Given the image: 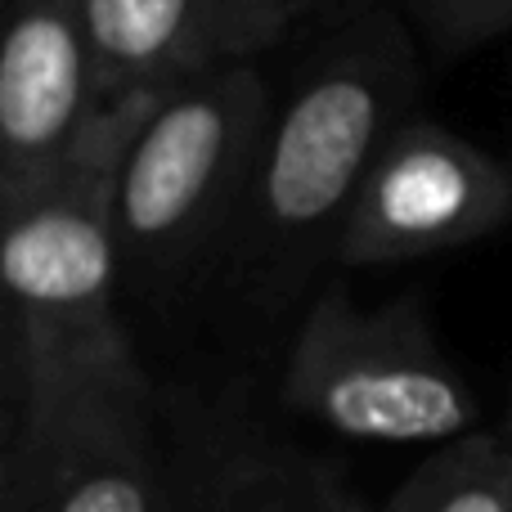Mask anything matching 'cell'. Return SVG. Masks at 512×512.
Listing matches in <instances>:
<instances>
[{
    "mask_svg": "<svg viewBox=\"0 0 512 512\" xmlns=\"http://www.w3.org/2000/svg\"><path fill=\"white\" fill-rule=\"evenodd\" d=\"M0 41V198L72 158L104 113L81 0H5Z\"/></svg>",
    "mask_w": 512,
    "mask_h": 512,
    "instance_id": "52a82bcc",
    "label": "cell"
},
{
    "mask_svg": "<svg viewBox=\"0 0 512 512\" xmlns=\"http://www.w3.org/2000/svg\"><path fill=\"white\" fill-rule=\"evenodd\" d=\"M378 512H512V445L486 427L432 445Z\"/></svg>",
    "mask_w": 512,
    "mask_h": 512,
    "instance_id": "30bf717a",
    "label": "cell"
},
{
    "mask_svg": "<svg viewBox=\"0 0 512 512\" xmlns=\"http://www.w3.org/2000/svg\"><path fill=\"white\" fill-rule=\"evenodd\" d=\"M283 405L360 445H445L481 427L477 391L445 355L423 306H360L342 283L306 301L279 382Z\"/></svg>",
    "mask_w": 512,
    "mask_h": 512,
    "instance_id": "277c9868",
    "label": "cell"
},
{
    "mask_svg": "<svg viewBox=\"0 0 512 512\" xmlns=\"http://www.w3.org/2000/svg\"><path fill=\"white\" fill-rule=\"evenodd\" d=\"M104 104L256 63L288 36L297 0H81Z\"/></svg>",
    "mask_w": 512,
    "mask_h": 512,
    "instance_id": "ba28073f",
    "label": "cell"
},
{
    "mask_svg": "<svg viewBox=\"0 0 512 512\" xmlns=\"http://www.w3.org/2000/svg\"><path fill=\"white\" fill-rule=\"evenodd\" d=\"M504 441L512 445V391H508V414H504Z\"/></svg>",
    "mask_w": 512,
    "mask_h": 512,
    "instance_id": "4fadbf2b",
    "label": "cell"
},
{
    "mask_svg": "<svg viewBox=\"0 0 512 512\" xmlns=\"http://www.w3.org/2000/svg\"><path fill=\"white\" fill-rule=\"evenodd\" d=\"M512 221V171L432 117H405L378 149L337 261L400 265L490 239Z\"/></svg>",
    "mask_w": 512,
    "mask_h": 512,
    "instance_id": "8992f818",
    "label": "cell"
},
{
    "mask_svg": "<svg viewBox=\"0 0 512 512\" xmlns=\"http://www.w3.org/2000/svg\"><path fill=\"white\" fill-rule=\"evenodd\" d=\"M158 104L162 95L108 104L54 176L0 198L14 396L149 378L117 310L126 283L117 176Z\"/></svg>",
    "mask_w": 512,
    "mask_h": 512,
    "instance_id": "7a4b0ae2",
    "label": "cell"
},
{
    "mask_svg": "<svg viewBox=\"0 0 512 512\" xmlns=\"http://www.w3.org/2000/svg\"><path fill=\"white\" fill-rule=\"evenodd\" d=\"M418 63L387 9L355 18L274 104L261 167L230 239L243 297L292 306L337 261L346 212L378 149L409 117Z\"/></svg>",
    "mask_w": 512,
    "mask_h": 512,
    "instance_id": "6da1fadb",
    "label": "cell"
},
{
    "mask_svg": "<svg viewBox=\"0 0 512 512\" xmlns=\"http://www.w3.org/2000/svg\"><path fill=\"white\" fill-rule=\"evenodd\" d=\"M297 5H301V9H310V5H315V0H297Z\"/></svg>",
    "mask_w": 512,
    "mask_h": 512,
    "instance_id": "5bb4252c",
    "label": "cell"
},
{
    "mask_svg": "<svg viewBox=\"0 0 512 512\" xmlns=\"http://www.w3.org/2000/svg\"><path fill=\"white\" fill-rule=\"evenodd\" d=\"M207 512H378L328 459L221 423Z\"/></svg>",
    "mask_w": 512,
    "mask_h": 512,
    "instance_id": "9c48e42d",
    "label": "cell"
},
{
    "mask_svg": "<svg viewBox=\"0 0 512 512\" xmlns=\"http://www.w3.org/2000/svg\"><path fill=\"white\" fill-rule=\"evenodd\" d=\"M167 400L153 378L14 396L0 512H162Z\"/></svg>",
    "mask_w": 512,
    "mask_h": 512,
    "instance_id": "5b68a950",
    "label": "cell"
},
{
    "mask_svg": "<svg viewBox=\"0 0 512 512\" xmlns=\"http://www.w3.org/2000/svg\"><path fill=\"white\" fill-rule=\"evenodd\" d=\"M445 50H472L512 32V0H409Z\"/></svg>",
    "mask_w": 512,
    "mask_h": 512,
    "instance_id": "7c38bea8",
    "label": "cell"
},
{
    "mask_svg": "<svg viewBox=\"0 0 512 512\" xmlns=\"http://www.w3.org/2000/svg\"><path fill=\"white\" fill-rule=\"evenodd\" d=\"M274 104L279 99L256 63L207 72L162 95L117 176L126 283L167 288L203 256L230 252Z\"/></svg>",
    "mask_w": 512,
    "mask_h": 512,
    "instance_id": "3957f363",
    "label": "cell"
},
{
    "mask_svg": "<svg viewBox=\"0 0 512 512\" xmlns=\"http://www.w3.org/2000/svg\"><path fill=\"white\" fill-rule=\"evenodd\" d=\"M221 423L225 418L194 396L167 400L171 477H167V508L162 512H207V490H212V459H216Z\"/></svg>",
    "mask_w": 512,
    "mask_h": 512,
    "instance_id": "8fae6325",
    "label": "cell"
}]
</instances>
